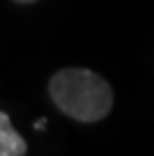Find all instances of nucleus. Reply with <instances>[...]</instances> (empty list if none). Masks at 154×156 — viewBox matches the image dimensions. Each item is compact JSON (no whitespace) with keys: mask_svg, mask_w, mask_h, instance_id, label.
I'll return each mask as SVG.
<instances>
[{"mask_svg":"<svg viewBox=\"0 0 154 156\" xmlns=\"http://www.w3.org/2000/svg\"><path fill=\"white\" fill-rule=\"evenodd\" d=\"M35 129H37V131H44V129H46V119H39V122H35Z\"/></svg>","mask_w":154,"mask_h":156,"instance_id":"nucleus-3","label":"nucleus"},{"mask_svg":"<svg viewBox=\"0 0 154 156\" xmlns=\"http://www.w3.org/2000/svg\"><path fill=\"white\" fill-rule=\"evenodd\" d=\"M14 2H21V5H28V2H35V0H14Z\"/></svg>","mask_w":154,"mask_h":156,"instance_id":"nucleus-4","label":"nucleus"},{"mask_svg":"<svg viewBox=\"0 0 154 156\" xmlns=\"http://www.w3.org/2000/svg\"><path fill=\"white\" fill-rule=\"evenodd\" d=\"M28 154L23 136L12 126V119L7 112L0 110V156H23Z\"/></svg>","mask_w":154,"mask_h":156,"instance_id":"nucleus-2","label":"nucleus"},{"mask_svg":"<svg viewBox=\"0 0 154 156\" xmlns=\"http://www.w3.org/2000/svg\"><path fill=\"white\" fill-rule=\"evenodd\" d=\"M48 97L60 112L83 124L101 122L113 108L111 85L92 69L67 67L48 80Z\"/></svg>","mask_w":154,"mask_h":156,"instance_id":"nucleus-1","label":"nucleus"}]
</instances>
